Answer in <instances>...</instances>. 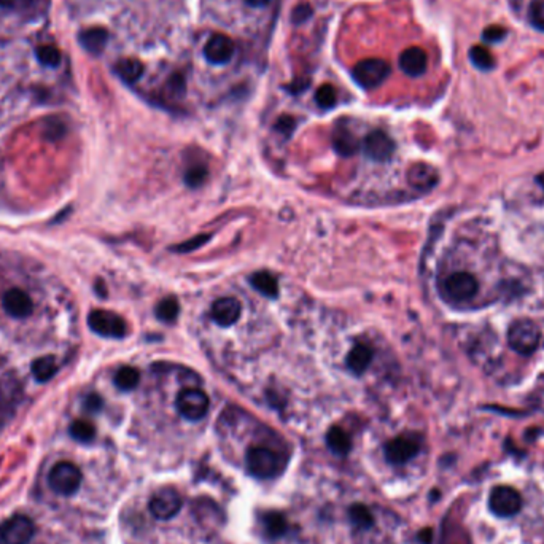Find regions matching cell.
Wrapping results in <instances>:
<instances>
[{"mask_svg": "<svg viewBox=\"0 0 544 544\" xmlns=\"http://www.w3.org/2000/svg\"><path fill=\"white\" fill-rule=\"evenodd\" d=\"M115 72L118 74L123 81L128 83V85H132V83L139 81L140 76L144 75V64L137 60H121L116 64Z\"/></svg>", "mask_w": 544, "mask_h": 544, "instance_id": "7402d4cb", "label": "cell"}, {"mask_svg": "<svg viewBox=\"0 0 544 544\" xmlns=\"http://www.w3.org/2000/svg\"><path fill=\"white\" fill-rule=\"evenodd\" d=\"M245 2H247L250 6H264L268 5L271 0H245Z\"/></svg>", "mask_w": 544, "mask_h": 544, "instance_id": "7bdbcfd3", "label": "cell"}, {"mask_svg": "<svg viewBox=\"0 0 544 544\" xmlns=\"http://www.w3.org/2000/svg\"><path fill=\"white\" fill-rule=\"evenodd\" d=\"M479 283L470 272L460 271L446 277L443 283V295L453 302H466L476 296Z\"/></svg>", "mask_w": 544, "mask_h": 544, "instance_id": "5b68a950", "label": "cell"}, {"mask_svg": "<svg viewBox=\"0 0 544 544\" xmlns=\"http://www.w3.org/2000/svg\"><path fill=\"white\" fill-rule=\"evenodd\" d=\"M310 15H312V8H310L309 5L302 4L300 6H296L293 15H291V19H293L295 24H302L304 21H307Z\"/></svg>", "mask_w": 544, "mask_h": 544, "instance_id": "8d00e7d4", "label": "cell"}, {"mask_svg": "<svg viewBox=\"0 0 544 544\" xmlns=\"http://www.w3.org/2000/svg\"><path fill=\"white\" fill-rule=\"evenodd\" d=\"M209 239H210L209 234H200V236H196V237L190 239V241L185 242V244H180L176 250H177V251H191V250H194V249H199L200 245L205 244L207 241H209Z\"/></svg>", "mask_w": 544, "mask_h": 544, "instance_id": "d590c367", "label": "cell"}, {"mask_svg": "<svg viewBox=\"0 0 544 544\" xmlns=\"http://www.w3.org/2000/svg\"><path fill=\"white\" fill-rule=\"evenodd\" d=\"M261 522L264 527V532L269 538H280V536L287 535L288 532V523L287 519L278 513H266L261 516Z\"/></svg>", "mask_w": 544, "mask_h": 544, "instance_id": "cb8c5ba5", "label": "cell"}, {"mask_svg": "<svg viewBox=\"0 0 544 544\" xmlns=\"http://www.w3.org/2000/svg\"><path fill=\"white\" fill-rule=\"evenodd\" d=\"M470 60L472 62V66H476L481 70H490L495 66L494 56H492V53L487 48L481 47V45H476V47H472L470 50Z\"/></svg>", "mask_w": 544, "mask_h": 544, "instance_id": "83f0119b", "label": "cell"}, {"mask_svg": "<svg viewBox=\"0 0 544 544\" xmlns=\"http://www.w3.org/2000/svg\"><path fill=\"white\" fill-rule=\"evenodd\" d=\"M205 178H207V169H205L204 166L191 167V169L188 171L186 176H185V181L190 186H193V188L203 185L204 181H205Z\"/></svg>", "mask_w": 544, "mask_h": 544, "instance_id": "836d02e7", "label": "cell"}, {"mask_svg": "<svg viewBox=\"0 0 544 544\" xmlns=\"http://www.w3.org/2000/svg\"><path fill=\"white\" fill-rule=\"evenodd\" d=\"M85 407L89 411V412H97L101 411L102 407V398L99 397V395H89V397L86 398L85 401Z\"/></svg>", "mask_w": 544, "mask_h": 544, "instance_id": "ab89813d", "label": "cell"}, {"mask_svg": "<svg viewBox=\"0 0 544 544\" xmlns=\"http://www.w3.org/2000/svg\"><path fill=\"white\" fill-rule=\"evenodd\" d=\"M365 153L374 161H385L395 152V142L384 131H374L365 139Z\"/></svg>", "mask_w": 544, "mask_h": 544, "instance_id": "4fadbf2b", "label": "cell"}, {"mask_svg": "<svg viewBox=\"0 0 544 544\" xmlns=\"http://www.w3.org/2000/svg\"><path fill=\"white\" fill-rule=\"evenodd\" d=\"M333 145L342 157H352L358 150V140L346 128H338L333 135Z\"/></svg>", "mask_w": 544, "mask_h": 544, "instance_id": "44dd1931", "label": "cell"}, {"mask_svg": "<svg viewBox=\"0 0 544 544\" xmlns=\"http://www.w3.org/2000/svg\"><path fill=\"white\" fill-rule=\"evenodd\" d=\"M15 0H0V6H11Z\"/></svg>", "mask_w": 544, "mask_h": 544, "instance_id": "ee69618b", "label": "cell"}, {"mask_svg": "<svg viewBox=\"0 0 544 544\" xmlns=\"http://www.w3.org/2000/svg\"><path fill=\"white\" fill-rule=\"evenodd\" d=\"M373 351L365 344H357L347 355V366L355 374L365 373L368 366L371 365Z\"/></svg>", "mask_w": 544, "mask_h": 544, "instance_id": "d6986e66", "label": "cell"}, {"mask_svg": "<svg viewBox=\"0 0 544 544\" xmlns=\"http://www.w3.org/2000/svg\"><path fill=\"white\" fill-rule=\"evenodd\" d=\"M2 306L5 312L15 317V319H26L34 310V302L26 291L19 288H11L2 298Z\"/></svg>", "mask_w": 544, "mask_h": 544, "instance_id": "7c38bea8", "label": "cell"}, {"mask_svg": "<svg viewBox=\"0 0 544 544\" xmlns=\"http://www.w3.org/2000/svg\"><path fill=\"white\" fill-rule=\"evenodd\" d=\"M388 74H390V66L384 60H365L358 62L352 72L353 80L365 89L378 88Z\"/></svg>", "mask_w": 544, "mask_h": 544, "instance_id": "ba28073f", "label": "cell"}, {"mask_svg": "<svg viewBox=\"0 0 544 544\" xmlns=\"http://www.w3.org/2000/svg\"><path fill=\"white\" fill-rule=\"evenodd\" d=\"M538 183L544 188V174H541V176H538Z\"/></svg>", "mask_w": 544, "mask_h": 544, "instance_id": "f6af8a7d", "label": "cell"}, {"mask_svg": "<svg viewBox=\"0 0 544 544\" xmlns=\"http://www.w3.org/2000/svg\"><path fill=\"white\" fill-rule=\"evenodd\" d=\"M420 438L417 435H401L385 444V458L392 465H403L417 455Z\"/></svg>", "mask_w": 544, "mask_h": 544, "instance_id": "9c48e42d", "label": "cell"}, {"mask_svg": "<svg viewBox=\"0 0 544 544\" xmlns=\"http://www.w3.org/2000/svg\"><path fill=\"white\" fill-rule=\"evenodd\" d=\"M327 444L329 450L341 457L347 455L352 449V439L344 430L341 429V426H333V429H329L327 435Z\"/></svg>", "mask_w": 544, "mask_h": 544, "instance_id": "ffe728a7", "label": "cell"}, {"mask_svg": "<svg viewBox=\"0 0 544 544\" xmlns=\"http://www.w3.org/2000/svg\"><path fill=\"white\" fill-rule=\"evenodd\" d=\"M307 85H309V80H306V79H304V80H296L293 85L288 86V89L291 91V93H301V91H304V89L307 88Z\"/></svg>", "mask_w": 544, "mask_h": 544, "instance_id": "60d3db41", "label": "cell"}, {"mask_svg": "<svg viewBox=\"0 0 544 544\" xmlns=\"http://www.w3.org/2000/svg\"><path fill=\"white\" fill-rule=\"evenodd\" d=\"M250 282L254 285V288L260 291V293H263L264 296L276 298L278 295L277 278L268 271L255 272V274L250 277Z\"/></svg>", "mask_w": 544, "mask_h": 544, "instance_id": "603a6c76", "label": "cell"}, {"mask_svg": "<svg viewBox=\"0 0 544 544\" xmlns=\"http://www.w3.org/2000/svg\"><path fill=\"white\" fill-rule=\"evenodd\" d=\"M181 509V495L176 489L166 487L153 495L150 500V513L158 521H171Z\"/></svg>", "mask_w": 544, "mask_h": 544, "instance_id": "8fae6325", "label": "cell"}, {"mask_svg": "<svg viewBox=\"0 0 544 544\" xmlns=\"http://www.w3.org/2000/svg\"><path fill=\"white\" fill-rule=\"evenodd\" d=\"M489 506L498 517L516 516L522 508V497L509 485H498L490 492Z\"/></svg>", "mask_w": 544, "mask_h": 544, "instance_id": "52a82bcc", "label": "cell"}, {"mask_svg": "<svg viewBox=\"0 0 544 544\" xmlns=\"http://www.w3.org/2000/svg\"><path fill=\"white\" fill-rule=\"evenodd\" d=\"M70 436L79 443H91L96 436L94 425L88 420H75L69 429Z\"/></svg>", "mask_w": 544, "mask_h": 544, "instance_id": "4316f807", "label": "cell"}, {"mask_svg": "<svg viewBox=\"0 0 544 544\" xmlns=\"http://www.w3.org/2000/svg\"><path fill=\"white\" fill-rule=\"evenodd\" d=\"M277 129H278V131H280V132H287V134H290L291 131H293V129H295V120L293 118H291V116H282V118L280 120H278L277 121Z\"/></svg>", "mask_w": 544, "mask_h": 544, "instance_id": "f35d334b", "label": "cell"}, {"mask_svg": "<svg viewBox=\"0 0 544 544\" xmlns=\"http://www.w3.org/2000/svg\"><path fill=\"white\" fill-rule=\"evenodd\" d=\"M419 538H420V541H422L424 544H430L431 540H433V532H431L430 528L422 530V532H420V535H419Z\"/></svg>", "mask_w": 544, "mask_h": 544, "instance_id": "b9f144b4", "label": "cell"}, {"mask_svg": "<svg viewBox=\"0 0 544 544\" xmlns=\"http://www.w3.org/2000/svg\"><path fill=\"white\" fill-rule=\"evenodd\" d=\"M232 53H234V45H232L230 37L222 34L213 35L204 47L205 60L210 64H215V66L228 62L232 57Z\"/></svg>", "mask_w": 544, "mask_h": 544, "instance_id": "9a60e30c", "label": "cell"}, {"mask_svg": "<svg viewBox=\"0 0 544 544\" xmlns=\"http://www.w3.org/2000/svg\"><path fill=\"white\" fill-rule=\"evenodd\" d=\"M167 88H169L171 94L174 96H181L185 91V80L183 76H181L180 74H176L172 75L169 79V83H167Z\"/></svg>", "mask_w": 544, "mask_h": 544, "instance_id": "74e56055", "label": "cell"}, {"mask_svg": "<svg viewBox=\"0 0 544 544\" xmlns=\"http://www.w3.org/2000/svg\"><path fill=\"white\" fill-rule=\"evenodd\" d=\"M88 325L94 333L103 338H125L128 332L126 322L118 314L106 309H96L88 315Z\"/></svg>", "mask_w": 544, "mask_h": 544, "instance_id": "8992f818", "label": "cell"}, {"mask_svg": "<svg viewBox=\"0 0 544 544\" xmlns=\"http://www.w3.org/2000/svg\"><path fill=\"white\" fill-rule=\"evenodd\" d=\"M504 35H506V30H504V28H502V26H489V28H485L482 32L484 40L490 43L502 42Z\"/></svg>", "mask_w": 544, "mask_h": 544, "instance_id": "e575fe53", "label": "cell"}, {"mask_svg": "<svg viewBox=\"0 0 544 544\" xmlns=\"http://www.w3.org/2000/svg\"><path fill=\"white\" fill-rule=\"evenodd\" d=\"M528 18L536 29L544 30V0H533L530 4Z\"/></svg>", "mask_w": 544, "mask_h": 544, "instance_id": "d6a6232c", "label": "cell"}, {"mask_svg": "<svg viewBox=\"0 0 544 544\" xmlns=\"http://www.w3.org/2000/svg\"><path fill=\"white\" fill-rule=\"evenodd\" d=\"M241 314H242L241 302L232 296L222 298V300L215 301V304L212 306L213 320L222 327L234 325V323L241 319Z\"/></svg>", "mask_w": 544, "mask_h": 544, "instance_id": "5bb4252c", "label": "cell"}, {"mask_svg": "<svg viewBox=\"0 0 544 544\" xmlns=\"http://www.w3.org/2000/svg\"><path fill=\"white\" fill-rule=\"evenodd\" d=\"M180 312L178 301L174 298H166L157 306V317L163 322H174Z\"/></svg>", "mask_w": 544, "mask_h": 544, "instance_id": "f546056e", "label": "cell"}, {"mask_svg": "<svg viewBox=\"0 0 544 544\" xmlns=\"http://www.w3.org/2000/svg\"><path fill=\"white\" fill-rule=\"evenodd\" d=\"M247 470L258 479H271L280 475L285 468V458L268 448H250L245 457Z\"/></svg>", "mask_w": 544, "mask_h": 544, "instance_id": "6da1fadb", "label": "cell"}, {"mask_svg": "<svg viewBox=\"0 0 544 544\" xmlns=\"http://www.w3.org/2000/svg\"><path fill=\"white\" fill-rule=\"evenodd\" d=\"M541 342V329L532 320H516L508 329V344L521 355H532Z\"/></svg>", "mask_w": 544, "mask_h": 544, "instance_id": "7a4b0ae2", "label": "cell"}, {"mask_svg": "<svg viewBox=\"0 0 544 544\" xmlns=\"http://www.w3.org/2000/svg\"><path fill=\"white\" fill-rule=\"evenodd\" d=\"M30 369L38 382H48L57 373V363L53 355H47V357H40L32 363Z\"/></svg>", "mask_w": 544, "mask_h": 544, "instance_id": "d4e9b609", "label": "cell"}, {"mask_svg": "<svg viewBox=\"0 0 544 544\" xmlns=\"http://www.w3.org/2000/svg\"><path fill=\"white\" fill-rule=\"evenodd\" d=\"M37 57L43 66L47 67H57L61 62V53L57 48L50 47V45H43V47L37 48Z\"/></svg>", "mask_w": 544, "mask_h": 544, "instance_id": "4dcf8cb0", "label": "cell"}, {"mask_svg": "<svg viewBox=\"0 0 544 544\" xmlns=\"http://www.w3.org/2000/svg\"><path fill=\"white\" fill-rule=\"evenodd\" d=\"M139 382H140V374L137 369L132 366L121 368L115 375V385L123 392L134 390V388L139 385Z\"/></svg>", "mask_w": 544, "mask_h": 544, "instance_id": "484cf974", "label": "cell"}, {"mask_svg": "<svg viewBox=\"0 0 544 544\" xmlns=\"http://www.w3.org/2000/svg\"><path fill=\"white\" fill-rule=\"evenodd\" d=\"M409 183L420 191H429L438 183V172L429 164H416L407 172Z\"/></svg>", "mask_w": 544, "mask_h": 544, "instance_id": "e0dca14e", "label": "cell"}, {"mask_svg": "<svg viewBox=\"0 0 544 544\" xmlns=\"http://www.w3.org/2000/svg\"><path fill=\"white\" fill-rule=\"evenodd\" d=\"M83 481L81 470L72 462H60L51 468L48 485L57 495L70 497L79 492Z\"/></svg>", "mask_w": 544, "mask_h": 544, "instance_id": "3957f363", "label": "cell"}, {"mask_svg": "<svg viewBox=\"0 0 544 544\" xmlns=\"http://www.w3.org/2000/svg\"><path fill=\"white\" fill-rule=\"evenodd\" d=\"M348 517H351L353 526L361 530L373 527L374 523V517L371 514V511H369L365 504H353V506L348 509Z\"/></svg>", "mask_w": 544, "mask_h": 544, "instance_id": "f1b7e54d", "label": "cell"}, {"mask_svg": "<svg viewBox=\"0 0 544 544\" xmlns=\"http://www.w3.org/2000/svg\"><path fill=\"white\" fill-rule=\"evenodd\" d=\"M426 53L419 47H411L404 50L400 56V67L406 75L409 76H420L425 74L426 70Z\"/></svg>", "mask_w": 544, "mask_h": 544, "instance_id": "2e32d148", "label": "cell"}, {"mask_svg": "<svg viewBox=\"0 0 544 544\" xmlns=\"http://www.w3.org/2000/svg\"><path fill=\"white\" fill-rule=\"evenodd\" d=\"M107 40L108 34L102 28H91L80 34V43L83 45V48L93 55H101L102 50L106 48Z\"/></svg>", "mask_w": 544, "mask_h": 544, "instance_id": "ac0fdd59", "label": "cell"}, {"mask_svg": "<svg viewBox=\"0 0 544 544\" xmlns=\"http://www.w3.org/2000/svg\"><path fill=\"white\" fill-rule=\"evenodd\" d=\"M35 535V523L26 514H15L0 523V544H29Z\"/></svg>", "mask_w": 544, "mask_h": 544, "instance_id": "277c9868", "label": "cell"}, {"mask_svg": "<svg viewBox=\"0 0 544 544\" xmlns=\"http://www.w3.org/2000/svg\"><path fill=\"white\" fill-rule=\"evenodd\" d=\"M209 397L199 388H186L177 398V409L188 420H200L209 411Z\"/></svg>", "mask_w": 544, "mask_h": 544, "instance_id": "30bf717a", "label": "cell"}, {"mask_svg": "<svg viewBox=\"0 0 544 544\" xmlns=\"http://www.w3.org/2000/svg\"><path fill=\"white\" fill-rule=\"evenodd\" d=\"M315 101L322 108H332L336 103V91L332 85H323L315 93Z\"/></svg>", "mask_w": 544, "mask_h": 544, "instance_id": "1f68e13d", "label": "cell"}]
</instances>
